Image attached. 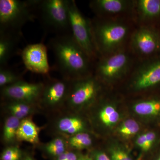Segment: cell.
<instances>
[{
    "label": "cell",
    "mask_w": 160,
    "mask_h": 160,
    "mask_svg": "<svg viewBox=\"0 0 160 160\" xmlns=\"http://www.w3.org/2000/svg\"><path fill=\"white\" fill-rule=\"evenodd\" d=\"M55 66L62 78L70 80L93 74L94 62L75 40L72 33L56 35L49 41Z\"/></svg>",
    "instance_id": "cell-1"
},
{
    "label": "cell",
    "mask_w": 160,
    "mask_h": 160,
    "mask_svg": "<svg viewBox=\"0 0 160 160\" xmlns=\"http://www.w3.org/2000/svg\"><path fill=\"white\" fill-rule=\"evenodd\" d=\"M92 38L98 58L116 52L128 46L136 27L133 20L90 19Z\"/></svg>",
    "instance_id": "cell-2"
},
{
    "label": "cell",
    "mask_w": 160,
    "mask_h": 160,
    "mask_svg": "<svg viewBox=\"0 0 160 160\" xmlns=\"http://www.w3.org/2000/svg\"><path fill=\"white\" fill-rule=\"evenodd\" d=\"M128 46L96 60L93 74L105 86L125 82L137 62Z\"/></svg>",
    "instance_id": "cell-3"
},
{
    "label": "cell",
    "mask_w": 160,
    "mask_h": 160,
    "mask_svg": "<svg viewBox=\"0 0 160 160\" xmlns=\"http://www.w3.org/2000/svg\"><path fill=\"white\" fill-rule=\"evenodd\" d=\"M39 0H1L0 32L21 37L23 26L37 18Z\"/></svg>",
    "instance_id": "cell-4"
},
{
    "label": "cell",
    "mask_w": 160,
    "mask_h": 160,
    "mask_svg": "<svg viewBox=\"0 0 160 160\" xmlns=\"http://www.w3.org/2000/svg\"><path fill=\"white\" fill-rule=\"evenodd\" d=\"M124 83L129 94H146L160 90V55L138 60Z\"/></svg>",
    "instance_id": "cell-5"
},
{
    "label": "cell",
    "mask_w": 160,
    "mask_h": 160,
    "mask_svg": "<svg viewBox=\"0 0 160 160\" xmlns=\"http://www.w3.org/2000/svg\"><path fill=\"white\" fill-rule=\"evenodd\" d=\"M37 15L46 31L56 35L72 33L69 0H39Z\"/></svg>",
    "instance_id": "cell-6"
},
{
    "label": "cell",
    "mask_w": 160,
    "mask_h": 160,
    "mask_svg": "<svg viewBox=\"0 0 160 160\" xmlns=\"http://www.w3.org/2000/svg\"><path fill=\"white\" fill-rule=\"evenodd\" d=\"M105 87L93 74L72 81L66 104L76 110L89 107L102 96Z\"/></svg>",
    "instance_id": "cell-7"
},
{
    "label": "cell",
    "mask_w": 160,
    "mask_h": 160,
    "mask_svg": "<svg viewBox=\"0 0 160 160\" xmlns=\"http://www.w3.org/2000/svg\"><path fill=\"white\" fill-rule=\"evenodd\" d=\"M128 46L138 60L160 55V28L137 26L130 36Z\"/></svg>",
    "instance_id": "cell-8"
},
{
    "label": "cell",
    "mask_w": 160,
    "mask_h": 160,
    "mask_svg": "<svg viewBox=\"0 0 160 160\" xmlns=\"http://www.w3.org/2000/svg\"><path fill=\"white\" fill-rule=\"evenodd\" d=\"M69 12L73 38L93 62L98 58L92 38L90 19L86 18L74 0H69Z\"/></svg>",
    "instance_id": "cell-9"
},
{
    "label": "cell",
    "mask_w": 160,
    "mask_h": 160,
    "mask_svg": "<svg viewBox=\"0 0 160 160\" xmlns=\"http://www.w3.org/2000/svg\"><path fill=\"white\" fill-rule=\"evenodd\" d=\"M89 7L96 17L134 21V0H92Z\"/></svg>",
    "instance_id": "cell-10"
},
{
    "label": "cell",
    "mask_w": 160,
    "mask_h": 160,
    "mask_svg": "<svg viewBox=\"0 0 160 160\" xmlns=\"http://www.w3.org/2000/svg\"><path fill=\"white\" fill-rule=\"evenodd\" d=\"M44 84L28 82L22 80L1 88V94L8 101L35 105L38 103Z\"/></svg>",
    "instance_id": "cell-11"
},
{
    "label": "cell",
    "mask_w": 160,
    "mask_h": 160,
    "mask_svg": "<svg viewBox=\"0 0 160 160\" xmlns=\"http://www.w3.org/2000/svg\"><path fill=\"white\" fill-rule=\"evenodd\" d=\"M72 81L62 78L51 79L44 84L39 103L46 108L53 109L66 104Z\"/></svg>",
    "instance_id": "cell-12"
},
{
    "label": "cell",
    "mask_w": 160,
    "mask_h": 160,
    "mask_svg": "<svg viewBox=\"0 0 160 160\" xmlns=\"http://www.w3.org/2000/svg\"><path fill=\"white\" fill-rule=\"evenodd\" d=\"M22 60L26 69L34 73L46 75L50 71L47 47L42 43L30 44L23 49Z\"/></svg>",
    "instance_id": "cell-13"
},
{
    "label": "cell",
    "mask_w": 160,
    "mask_h": 160,
    "mask_svg": "<svg viewBox=\"0 0 160 160\" xmlns=\"http://www.w3.org/2000/svg\"><path fill=\"white\" fill-rule=\"evenodd\" d=\"M133 19L137 26L160 27V0H134Z\"/></svg>",
    "instance_id": "cell-14"
},
{
    "label": "cell",
    "mask_w": 160,
    "mask_h": 160,
    "mask_svg": "<svg viewBox=\"0 0 160 160\" xmlns=\"http://www.w3.org/2000/svg\"><path fill=\"white\" fill-rule=\"evenodd\" d=\"M147 94V96L134 102L132 109L140 117L160 121V90Z\"/></svg>",
    "instance_id": "cell-15"
},
{
    "label": "cell",
    "mask_w": 160,
    "mask_h": 160,
    "mask_svg": "<svg viewBox=\"0 0 160 160\" xmlns=\"http://www.w3.org/2000/svg\"><path fill=\"white\" fill-rule=\"evenodd\" d=\"M56 127L60 132L70 136L86 132V123L84 120L74 115H69L60 118L57 122Z\"/></svg>",
    "instance_id": "cell-16"
},
{
    "label": "cell",
    "mask_w": 160,
    "mask_h": 160,
    "mask_svg": "<svg viewBox=\"0 0 160 160\" xmlns=\"http://www.w3.org/2000/svg\"><path fill=\"white\" fill-rule=\"evenodd\" d=\"M21 37L0 32V67L7 66L13 55Z\"/></svg>",
    "instance_id": "cell-17"
},
{
    "label": "cell",
    "mask_w": 160,
    "mask_h": 160,
    "mask_svg": "<svg viewBox=\"0 0 160 160\" xmlns=\"http://www.w3.org/2000/svg\"><path fill=\"white\" fill-rule=\"evenodd\" d=\"M39 128L34 122L30 118H26L21 121L17 132V140L36 145L39 143Z\"/></svg>",
    "instance_id": "cell-18"
},
{
    "label": "cell",
    "mask_w": 160,
    "mask_h": 160,
    "mask_svg": "<svg viewBox=\"0 0 160 160\" xmlns=\"http://www.w3.org/2000/svg\"><path fill=\"white\" fill-rule=\"evenodd\" d=\"M97 114V118L100 124L105 127H110L117 124L120 115L114 103L111 101H104Z\"/></svg>",
    "instance_id": "cell-19"
},
{
    "label": "cell",
    "mask_w": 160,
    "mask_h": 160,
    "mask_svg": "<svg viewBox=\"0 0 160 160\" xmlns=\"http://www.w3.org/2000/svg\"><path fill=\"white\" fill-rule=\"evenodd\" d=\"M34 106L21 102L8 101L6 107L10 115L22 120L28 118L34 112Z\"/></svg>",
    "instance_id": "cell-20"
},
{
    "label": "cell",
    "mask_w": 160,
    "mask_h": 160,
    "mask_svg": "<svg viewBox=\"0 0 160 160\" xmlns=\"http://www.w3.org/2000/svg\"><path fill=\"white\" fill-rule=\"evenodd\" d=\"M21 120L10 115L5 121L3 126L2 138L5 143L11 144L17 140L16 135Z\"/></svg>",
    "instance_id": "cell-21"
},
{
    "label": "cell",
    "mask_w": 160,
    "mask_h": 160,
    "mask_svg": "<svg viewBox=\"0 0 160 160\" xmlns=\"http://www.w3.org/2000/svg\"><path fill=\"white\" fill-rule=\"evenodd\" d=\"M67 143L73 149L82 150L90 147L92 145V139L89 133L83 132L69 137Z\"/></svg>",
    "instance_id": "cell-22"
},
{
    "label": "cell",
    "mask_w": 160,
    "mask_h": 160,
    "mask_svg": "<svg viewBox=\"0 0 160 160\" xmlns=\"http://www.w3.org/2000/svg\"><path fill=\"white\" fill-rule=\"evenodd\" d=\"M68 145L64 138L58 137L46 144L44 149L47 154L57 158L67 151Z\"/></svg>",
    "instance_id": "cell-23"
},
{
    "label": "cell",
    "mask_w": 160,
    "mask_h": 160,
    "mask_svg": "<svg viewBox=\"0 0 160 160\" xmlns=\"http://www.w3.org/2000/svg\"><path fill=\"white\" fill-rule=\"evenodd\" d=\"M140 126L137 122L128 119L123 122L118 128V134L123 138L128 139L134 136L140 130Z\"/></svg>",
    "instance_id": "cell-24"
},
{
    "label": "cell",
    "mask_w": 160,
    "mask_h": 160,
    "mask_svg": "<svg viewBox=\"0 0 160 160\" xmlns=\"http://www.w3.org/2000/svg\"><path fill=\"white\" fill-rule=\"evenodd\" d=\"M22 78L8 66L0 67V87L1 88L12 85L20 81Z\"/></svg>",
    "instance_id": "cell-25"
},
{
    "label": "cell",
    "mask_w": 160,
    "mask_h": 160,
    "mask_svg": "<svg viewBox=\"0 0 160 160\" xmlns=\"http://www.w3.org/2000/svg\"><path fill=\"white\" fill-rule=\"evenodd\" d=\"M107 154L110 160H134L130 152L122 146H110Z\"/></svg>",
    "instance_id": "cell-26"
},
{
    "label": "cell",
    "mask_w": 160,
    "mask_h": 160,
    "mask_svg": "<svg viewBox=\"0 0 160 160\" xmlns=\"http://www.w3.org/2000/svg\"><path fill=\"white\" fill-rule=\"evenodd\" d=\"M22 152L16 146H8L3 150L1 156V160H21Z\"/></svg>",
    "instance_id": "cell-27"
},
{
    "label": "cell",
    "mask_w": 160,
    "mask_h": 160,
    "mask_svg": "<svg viewBox=\"0 0 160 160\" xmlns=\"http://www.w3.org/2000/svg\"><path fill=\"white\" fill-rule=\"evenodd\" d=\"M137 146L143 152H148L151 151L157 145L148 142L145 133L140 135L137 138L135 142Z\"/></svg>",
    "instance_id": "cell-28"
},
{
    "label": "cell",
    "mask_w": 160,
    "mask_h": 160,
    "mask_svg": "<svg viewBox=\"0 0 160 160\" xmlns=\"http://www.w3.org/2000/svg\"><path fill=\"white\" fill-rule=\"evenodd\" d=\"M79 155L73 151H66L57 158L56 160H78Z\"/></svg>",
    "instance_id": "cell-29"
},
{
    "label": "cell",
    "mask_w": 160,
    "mask_h": 160,
    "mask_svg": "<svg viewBox=\"0 0 160 160\" xmlns=\"http://www.w3.org/2000/svg\"><path fill=\"white\" fill-rule=\"evenodd\" d=\"M93 160H110L107 153L102 150H97L92 155Z\"/></svg>",
    "instance_id": "cell-30"
},
{
    "label": "cell",
    "mask_w": 160,
    "mask_h": 160,
    "mask_svg": "<svg viewBox=\"0 0 160 160\" xmlns=\"http://www.w3.org/2000/svg\"><path fill=\"white\" fill-rule=\"evenodd\" d=\"M151 160H160V149H158L155 152L151 158Z\"/></svg>",
    "instance_id": "cell-31"
},
{
    "label": "cell",
    "mask_w": 160,
    "mask_h": 160,
    "mask_svg": "<svg viewBox=\"0 0 160 160\" xmlns=\"http://www.w3.org/2000/svg\"><path fill=\"white\" fill-rule=\"evenodd\" d=\"M83 158H84V160H93L92 155H83Z\"/></svg>",
    "instance_id": "cell-32"
},
{
    "label": "cell",
    "mask_w": 160,
    "mask_h": 160,
    "mask_svg": "<svg viewBox=\"0 0 160 160\" xmlns=\"http://www.w3.org/2000/svg\"><path fill=\"white\" fill-rule=\"evenodd\" d=\"M23 160H34L32 158H31V157L30 156H26V157L24 158L23 159Z\"/></svg>",
    "instance_id": "cell-33"
},
{
    "label": "cell",
    "mask_w": 160,
    "mask_h": 160,
    "mask_svg": "<svg viewBox=\"0 0 160 160\" xmlns=\"http://www.w3.org/2000/svg\"><path fill=\"white\" fill-rule=\"evenodd\" d=\"M78 160H84L83 158V155H79Z\"/></svg>",
    "instance_id": "cell-34"
},
{
    "label": "cell",
    "mask_w": 160,
    "mask_h": 160,
    "mask_svg": "<svg viewBox=\"0 0 160 160\" xmlns=\"http://www.w3.org/2000/svg\"></svg>",
    "instance_id": "cell-35"
}]
</instances>
